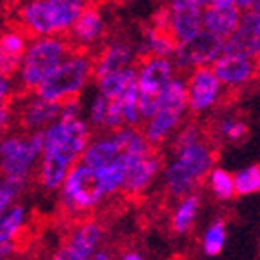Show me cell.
I'll return each instance as SVG.
<instances>
[{
	"label": "cell",
	"mask_w": 260,
	"mask_h": 260,
	"mask_svg": "<svg viewBox=\"0 0 260 260\" xmlns=\"http://www.w3.org/2000/svg\"><path fill=\"white\" fill-rule=\"evenodd\" d=\"M91 139V126L82 117L56 118L46 129L44 155L35 171L39 186L48 193L60 189L70 169L82 160Z\"/></svg>",
	"instance_id": "6da1fadb"
},
{
	"label": "cell",
	"mask_w": 260,
	"mask_h": 260,
	"mask_svg": "<svg viewBox=\"0 0 260 260\" xmlns=\"http://www.w3.org/2000/svg\"><path fill=\"white\" fill-rule=\"evenodd\" d=\"M87 6L89 0H26L15 22L29 37H66Z\"/></svg>",
	"instance_id": "7a4b0ae2"
},
{
	"label": "cell",
	"mask_w": 260,
	"mask_h": 260,
	"mask_svg": "<svg viewBox=\"0 0 260 260\" xmlns=\"http://www.w3.org/2000/svg\"><path fill=\"white\" fill-rule=\"evenodd\" d=\"M73 51L68 37L46 35L31 37L27 49L22 56L20 68L15 75L18 91L33 93L55 71V68Z\"/></svg>",
	"instance_id": "3957f363"
},
{
	"label": "cell",
	"mask_w": 260,
	"mask_h": 260,
	"mask_svg": "<svg viewBox=\"0 0 260 260\" xmlns=\"http://www.w3.org/2000/svg\"><path fill=\"white\" fill-rule=\"evenodd\" d=\"M95 78V56L87 51L73 49L55 71L39 86L37 93L53 102H66L77 99Z\"/></svg>",
	"instance_id": "277c9868"
},
{
	"label": "cell",
	"mask_w": 260,
	"mask_h": 260,
	"mask_svg": "<svg viewBox=\"0 0 260 260\" xmlns=\"http://www.w3.org/2000/svg\"><path fill=\"white\" fill-rule=\"evenodd\" d=\"M189 113V99H187V80L175 77L164 93L160 95V106L151 118L144 120L142 133L151 146L158 148L169 142L173 135L184 124V117Z\"/></svg>",
	"instance_id": "5b68a950"
},
{
	"label": "cell",
	"mask_w": 260,
	"mask_h": 260,
	"mask_svg": "<svg viewBox=\"0 0 260 260\" xmlns=\"http://www.w3.org/2000/svg\"><path fill=\"white\" fill-rule=\"evenodd\" d=\"M104 200H108V197L100 187L96 171L82 160L77 162L58 189L62 211L71 218H82L99 208Z\"/></svg>",
	"instance_id": "8992f818"
},
{
	"label": "cell",
	"mask_w": 260,
	"mask_h": 260,
	"mask_svg": "<svg viewBox=\"0 0 260 260\" xmlns=\"http://www.w3.org/2000/svg\"><path fill=\"white\" fill-rule=\"evenodd\" d=\"M171 153L191 173L204 182L217 162L213 139L197 122H186L171 139Z\"/></svg>",
	"instance_id": "52a82bcc"
},
{
	"label": "cell",
	"mask_w": 260,
	"mask_h": 260,
	"mask_svg": "<svg viewBox=\"0 0 260 260\" xmlns=\"http://www.w3.org/2000/svg\"><path fill=\"white\" fill-rule=\"evenodd\" d=\"M46 146V131H17L8 133L0 142V169L2 175L31 178L37 171Z\"/></svg>",
	"instance_id": "ba28073f"
},
{
	"label": "cell",
	"mask_w": 260,
	"mask_h": 260,
	"mask_svg": "<svg viewBox=\"0 0 260 260\" xmlns=\"http://www.w3.org/2000/svg\"><path fill=\"white\" fill-rule=\"evenodd\" d=\"M224 44L225 39L202 27L191 39L178 42V48L173 55V62L180 73H189L197 68L213 66L218 56L224 53Z\"/></svg>",
	"instance_id": "9c48e42d"
},
{
	"label": "cell",
	"mask_w": 260,
	"mask_h": 260,
	"mask_svg": "<svg viewBox=\"0 0 260 260\" xmlns=\"http://www.w3.org/2000/svg\"><path fill=\"white\" fill-rule=\"evenodd\" d=\"M187 99L193 117H206L220 106L225 87L213 66H204L187 73Z\"/></svg>",
	"instance_id": "30bf717a"
},
{
	"label": "cell",
	"mask_w": 260,
	"mask_h": 260,
	"mask_svg": "<svg viewBox=\"0 0 260 260\" xmlns=\"http://www.w3.org/2000/svg\"><path fill=\"white\" fill-rule=\"evenodd\" d=\"M104 228L93 218H80L71 225L64 244L55 251L56 260H89L102 247Z\"/></svg>",
	"instance_id": "8fae6325"
},
{
	"label": "cell",
	"mask_w": 260,
	"mask_h": 260,
	"mask_svg": "<svg viewBox=\"0 0 260 260\" xmlns=\"http://www.w3.org/2000/svg\"><path fill=\"white\" fill-rule=\"evenodd\" d=\"M15 118L24 131H46L60 117V102H53L40 96L37 91L24 93L13 108Z\"/></svg>",
	"instance_id": "7c38bea8"
},
{
	"label": "cell",
	"mask_w": 260,
	"mask_h": 260,
	"mask_svg": "<svg viewBox=\"0 0 260 260\" xmlns=\"http://www.w3.org/2000/svg\"><path fill=\"white\" fill-rule=\"evenodd\" d=\"M220 82L228 91H242L251 86L258 77L256 56L240 55V53H222L213 64Z\"/></svg>",
	"instance_id": "4fadbf2b"
},
{
	"label": "cell",
	"mask_w": 260,
	"mask_h": 260,
	"mask_svg": "<svg viewBox=\"0 0 260 260\" xmlns=\"http://www.w3.org/2000/svg\"><path fill=\"white\" fill-rule=\"evenodd\" d=\"M177 66L173 58L148 55L137 64V84L140 93L160 96L166 87L177 77Z\"/></svg>",
	"instance_id": "5bb4252c"
},
{
	"label": "cell",
	"mask_w": 260,
	"mask_h": 260,
	"mask_svg": "<svg viewBox=\"0 0 260 260\" xmlns=\"http://www.w3.org/2000/svg\"><path fill=\"white\" fill-rule=\"evenodd\" d=\"M169 29L178 42L191 39L204 27V6L199 0H166Z\"/></svg>",
	"instance_id": "9a60e30c"
},
{
	"label": "cell",
	"mask_w": 260,
	"mask_h": 260,
	"mask_svg": "<svg viewBox=\"0 0 260 260\" xmlns=\"http://www.w3.org/2000/svg\"><path fill=\"white\" fill-rule=\"evenodd\" d=\"M106 31H108V24H106L104 13L95 6H87L66 37L71 42L73 49L89 51L96 44L102 42Z\"/></svg>",
	"instance_id": "2e32d148"
},
{
	"label": "cell",
	"mask_w": 260,
	"mask_h": 260,
	"mask_svg": "<svg viewBox=\"0 0 260 260\" xmlns=\"http://www.w3.org/2000/svg\"><path fill=\"white\" fill-rule=\"evenodd\" d=\"M156 149V148H155ZM153 149L148 155L135 158L127 164V178L126 186H124V195L127 197H142L148 193L149 187L156 182V178L162 177V164L160 155Z\"/></svg>",
	"instance_id": "e0dca14e"
},
{
	"label": "cell",
	"mask_w": 260,
	"mask_h": 260,
	"mask_svg": "<svg viewBox=\"0 0 260 260\" xmlns=\"http://www.w3.org/2000/svg\"><path fill=\"white\" fill-rule=\"evenodd\" d=\"M139 55V48H135L127 39L117 37V39L109 40L95 55V78L131 68L135 66Z\"/></svg>",
	"instance_id": "ac0fdd59"
},
{
	"label": "cell",
	"mask_w": 260,
	"mask_h": 260,
	"mask_svg": "<svg viewBox=\"0 0 260 260\" xmlns=\"http://www.w3.org/2000/svg\"><path fill=\"white\" fill-rule=\"evenodd\" d=\"M242 15L244 9L235 0H213L204 8V27L228 39L239 27Z\"/></svg>",
	"instance_id": "d6986e66"
},
{
	"label": "cell",
	"mask_w": 260,
	"mask_h": 260,
	"mask_svg": "<svg viewBox=\"0 0 260 260\" xmlns=\"http://www.w3.org/2000/svg\"><path fill=\"white\" fill-rule=\"evenodd\" d=\"M29 39L31 37L18 26L4 31L2 40H0V71L2 75H9V77L17 75Z\"/></svg>",
	"instance_id": "ffe728a7"
},
{
	"label": "cell",
	"mask_w": 260,
	"mask_h": 260,
	"mask_svg": "<svg viewBox=\"0 0 260 260\" xmlns=\"http://www.w3.org/2000/svg\"><path fill=\"white\" fill-rule=\"evenodd\" d=\"M162 184H164V191L171 199L178 200L184 199L187 195L197 193V187L200 186V180L191 173L189 169L178 160V158H171L162 169Z\"/></svg>",
	"instance_id": "44dd1931"
},
{
	"label": "cell",
	"mask_w": 260,
	"mask_h": 260,
	"mask_svg": "<svg viewBox=\"0 0 260 260\" xmlns=\"http://www.w3.org/2000/svg\"><path fill=\"white\" fill-rule=\"evenodd\" d=\"M178 48V40L175 35L168 29H158L153 27L151 24L144 27L142 40H140L139 51L142 56L155 55V56H166V58H173L175 51Z\"/></svg>",
	"instance_id": "7402d4cb"
},
{
	"label": "cell",
	"mask_w": 260,
	"mask_h": 260,
	"mask_svg": "<svg viewBox=\"0 0 260 260\" xmlns=\"http://www.w3.org/2000/svg\"><path fill=\"white\" fill-rule=\"evenodd\" d=\"M199 209H200V197L197 193L184 197V199H178L177 206H175L173 213H171V218H169L171 231L175 235H178V237L189 233L197 222Z\"/></svg>",
	"instance_id": "603a6c76"
},
{
	"label": "cell",
	"mask_w": 260,
	"mask_h": 260,
	"mask_svg": "<svg viewBox=\"0 0 260 260\" xmlns=\"http://www.w3.org/2000/svg\"><path fill=\"white\" fill-rule=\"evenodd\" d=\"M249 127L240 115L225 113L213 122V137L228 144H240L247 139Z\"/></svg>",
	"instance_id": "cb8c5ba5"
},
{
	"label": "cell",
	"mask_w": 260,
	"mask_h": 260,
	"mask_svg": "<svg viewBox=\"0 0 260 260\" xmlns=\"http://www.w3.org/2000/svg\"><path fill=\"white\" fill-rule=\"evenodd\" d=\"M96 82V89L100 93H104L109 99H117L122 93L126 91L127 87L133 82H137V66H131V68H126V70L120 71H113V73H108L104 77L95 78Z\"/></svg>",
	"instance_id": "d4e9b609"
},
{
	"label": "cell",
	"mask_w": 260,
	"mask_h": 260,
	"mask_svg": "<svg viewBox=\"0 0 260 260\" xmlns=\"http://www.w3.org/2000/svg\"><path fill=\"white\" fill-rule=\"evenodd\" d=\"M27 224V209L22 204L9 206L0 213V242L17 240Z\"/></svg>",
	"instance_id": "484cf974"
},
{
	"label": "cell",
	"mask_w": 260,
	"mask_h": 260,
	"mask_svg": "<svg viewBox=\"0 0 260 260\" xmlns=\"http://www.w3.org/2000/svg\"><path fill=\"white\" fill-rule=\"evenodd\" d=\"M208 187L211 191V195L217 200L228 202L233 197H237V186H235V175H231L228 169L222 168H213L211 173L206 178Z\"/></svg>",
	"instance_id": "4316f807"
},
{
	"label": "cell",
	"mask_w": 260,
	"mask_h": 260,
	"mask_svg": "<svg viewBox=\"0 0 260 260\" xmlns=\"http://www.w3.org/2000/svg\"><path fill=\"white\" fill-rule=\"evenodd\" d=\"M225 239H228V228L222 218L213 220L202 233L200 239V249L206 256H217L222 253L225 246Z\"/></svg>",
	"instance_id": "83f0119b"
},
{
	"label": "cell",
	"mask_w": 260,
	"mask_h": 260,
	"mask_svg": "<svg viewBox=\"0 0 260 260\" xmlns=\"http://www.w3.org/2000/svg\"><path fill=\"white\" fill-rule=\"evenodd\" d=\"M109 109H111V99L96 89V93L93 95V99L89 100V104H87V109H86V113H87L86 120L89 122V126H91L93 129L106 131V127H108V118H109Z\"/></svg>",
	"instance_id": "f1b7e54d"
},
{
	"label": "cell",
	"mask_w": 260,
	"mask_h": 260,
	"mask_svg": "<svg viewBox=\"0 0 260 260\" xmlns=\"http://www.w3.org/2000/svg\"><path fill=\"white\" fill-rule=\"evenodd\" d=\"M26 177H17V175H4L0 182V213L6 211L9 206L17 204V200L27 187Z\"/></svg>",
	"instance_id": "f546056e"
},
{
	"label": "cell",
	"mask_w": 260,
	"mask_h": 260,
	"mask_svg": "<svg viewBox=\"0 0 260 260\" xmlns=\"http://www.w3.org/2000/svg\"><path fill=\"white\" fill-rule=\"evenodd\" d=\"M237 195L249 197L260 191V164H251L235 173Z\"/></svg>",
	"instance_id": "4dcf8cb0"
},
{
	"label": "cell",
	"mask_w": 260,
	"mask_h": 260,
	"mask_svg": "<svg viewBox=\"0 0 260 260\" xmlns=\"http://www.w3.org/2000/svg\"><path fill=\"white\" fill-rule=\"evenodd\" d=\"M84 115V106L80 102V96L70 99L60 104V118H80Z\"/></svg>",
	"instance_id": "1f68e13d"
},
{
	"label": "cell",
	"mask_w": 260,
	"mask_h": 260,
	"mask_svg": "<svg viewBox=\"0 0 260 260\" xmlns=\"http://www.w3.org/2000/svg\"><path fill=\"white\" fill-rule=\"evenodd\" d=\"M149 24L153 27H158V29H169V9H168V4H162L160 8H156L153 11L151 18H149Z\"/></svg>",
	"instance_id": "d6a6232c"
},
{
	"label": "cell",
	"mask_w": 260,
	"mask_h": 260,
	"mask_svg": "<svg viewBox=\"0 0 260 260\" xmlns=\"http://www.w3.org/2000/svg\"><path fill=\"white\" fill-rule=\"evenodd\" d=\"M17 82H15V77H9V75H2L0 77V100L2 102H9V99H13Z\"/></svg>",
	"instance_id": "836d02e7"
},
{
	"label": "cell",
	"mask_w": 260,
	"mask_h": 260,
	"mask_svg": "<svg viewBox=\"0 0 260 260\" xmlns=\"http://www.w3.org/2000/svg\"><path fill=\"white\" fill-rule=\"evenodd\" d=\"M13 117H15V113H13L11 102H2V106H0V124H2V131H8L9 120Z\"/></svg>",
	"instance_id": "e575fe53"
},
{
	"label": "cell",
	"mask_w": 260,
	"mask_h": 260,
	"mask_svg": "<svg viewBox=\"0 0 260 260\" xmlns=\"http://www.w3.org/2000/svg\"><path fill=\"white\" fill-rule=\"evenodd\" d=\"M17 253V240H8V242H0V256L9 258Z\"/></svg>",
	"instance_id": "d590c367"
},
{
	"label": "cell",
	"mask_w": 260,
	"mask_h": 260,
	"mask_svg": "<svg viewBox=\"0 0 260 260\" xmlns=\"http://www.w3.org/2000/svg\"><path fill=\"white\" fill-rule=\"evenodd\" d=\"M142 256H144L142 253L131 251V249H127V251H122L120 253V258H124V260H140Z\"/></svg>",
	"instance_id": "8d00e7d4"
},
{
	"label": "cell",
	"mask_w": 260,
	"mask_h": 260,
	"mask_svg": "<svg viewBox=\"0 0 260 260\" xmlns=\"http://www.w3.org/2000/svg\"><path fill=\"white\" fill-rule=\"evenodd\" d=\"M111 256H113V253L104 251V247H100L99 251L95 253V256H93V258H95V260H108V258H111Z\"/></svg>",
	"instance_id": "74e56055"
},
{
	"label": "cell",
	"mask_w": 260,
	"mask_h": 260,
	"mask_svg": "<svg viewBox=\"0 0 260 260\" xmlns=\"http://www.w3.org/2000/svg\"><path fill=\"white\" fill-rule=\"evenodd\" d=\"M235 2H237V4L244 9V11H247V9H251L253 6H255L256 0H235Z\"/></svg>",
	"instance_id": "f35d334b"
},
{
	"label": "cell",
	"mask_w": 260,
	"mask_h": 260,
	"mask_svg": "<svg viewBox=\"0 0 260 260\" xmlns=\"http://www.w3.org/2000/svg\"><path fill=\"white\" fill-rule=\"evenodd\" d=\"M253 13H255V17H256V22H258V31H260V0H256L255 2V6H253Z\"/></svg>",
	"instance_id": "ab89813d"
},
{
	"label": "cell",
	"mask_w": 260,
	"mask_h": 260,
	"mask_svg": "<svg viewBox=\"0 0 260 260\" xmlns=\"http://www.w3.org/2000/svg\"><path fill=\"white\" fill-rule=\"evenodd\" d=\"M199 2H200V4H202V6H204V8H206V6H208V4H211L213 0H199Z\"/></svg>",
	"instance_id": "60d3db41"
},
{
	"label": "cell",
	"mask_w": 260,
	"mask_h": 260,
	"mask_svg": "<svg viewBox=\"0 0 260 260\" xmlns=\"http://www.w3.org/2000/svg\"><path fill=\"white\" fill-rule=\"evenodd\" d=\"M256 66H258V77H260V53L256 55Z\"/></svg>",
	"instance_id": "b9f144b4"
},
{
	"label": "cell",
	"mask_w": 260,
	"mask_h": 260,
	"mask_svg": "<svg viewBox=\"0 0 260 260\" xmlns=\"http://www.w3.org/2000/svg\"><path fill=\"white\" fill-rule=\"evenodd\" d=\"M256 253H258V256H260V237H258V242H256Z\"/></svg>",
	"instance_id": "7bdbcfd3"
},
{
	"label": "cell",
	"mask_w": 260,
	"mask_h": 260,
	"mask_svg": "<svg viewBox=\"0 0 260 260\" xmlns=\"http://www.w3.org/2000/svg\"><path fill=\"white\" fill-rule=\"evenodd\" d=\"M164 2H166V0H164Z\"/></svg>",
	"instance_id": "ee69618b"
}]
</instances>
